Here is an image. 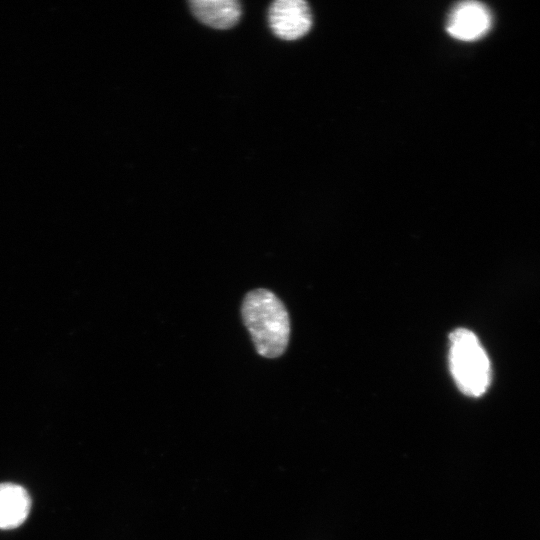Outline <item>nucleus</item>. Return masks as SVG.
Instances as JSON below:
<instances>
[{
	"label": "nucleus",
	"mask_w": 540,
	"mask_h": 540,
	"mask_svg": "<svg viewBox=\"0 0 540 540\" xmlns=\"http://www.w3.org/2000/svg\"><path fill=\"white\" fill-rule=\"evenodd\" d=\"M449 366L459 390L470 397H479L491 382V365L477 336L458 328L449 335Z\"/></svg>",
	"instance_id": "nucleus-2"
},
{
	"label": "nucleus",
	"mask_w": 540,
	"mask_h": 540,
	"mask_svg": "<svg viewBox=\"0 0 540 540\" xmlns=\"http://www.w3.org/2000/svg\"><path fill=\"white\" fill-rule=\"evenodd\" d=\"M268 22L278 38L296 40L311 29V9L303 0H277L269 7Z\"/></svg>",
	"instance_id": "nucleus-3"
},
{
	"label": "nucleus",
	"mask_w": 540,
	"mask_h": 540,
	"mask_svg": "<svg viewBox=\"0 0 540 540\" xmlns=\"http://www.w3.org/2000/svg\"><path fill=\"white\" fill-rule=\"evenodd\" d=\"M492 15L489 9L478 1L457 3L449 12L446 31L454 39L475 41L490 30Z\"/></svg>",
	"instance_id": "nucleus-4"
},
{
	"label": "nucleus",
	"mask_w": 540,
	"mask_h": 540,
	"mask_svg": "<svg viewBox=\"0 0 540 540\" xmlns=\"http://www.w3.org/2000/svg\"><path fill=\"white\" fill-rule=\"evenodd\" d=\"M241 313L259 355L277 358L285 352L290 320L284 304L274 293L264 288L248 292Z\"/></svg>",
	"instance_id": "nucleus-1"
},
{
	"label": "nucleus",
	"mask_w": 540,
	"mask_h": 540,
	"mask_svg": "<svg viewBox=\"0 0 540 540\" xmlns=\"http://www.w3.org/2000/svg\"><path fill=\"white\" fill-rule=\"evenodd\" d=\"M31 503L29 493L21 485L0 483V529H13L23 524Z\"/></svg>",
	"instance_id": "nucleus-5"
},
{
	"label": "nucleus",
	"mask_w": 540,
	"mask_h": 540,
	"mask_svg": "<svg viewBox=\"0 0 540 540\" xmlns=\"http://www.w3.org/2000/svg\"><path fill=\"white\" fill-rule=\"evenodd\" d=\"M194 16L203 24L216 29H228L241 17V5L236 0H193L189 2Z\"/></svg>",
	"instance_id": "nucleus-6"
}]
</instances>
